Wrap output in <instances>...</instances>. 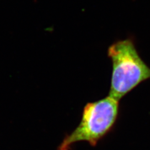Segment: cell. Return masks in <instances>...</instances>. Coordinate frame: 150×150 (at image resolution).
Wrapping results in <instances>:
<instances>
[{
    "label": "cell",
    "instance_id": "cell-1",
    "mask_svg": "<svg viewBox=\"0 0 150 150\" xmlns=\"http://www.w3.org/2000/svg\"><path fill=\"white\" fill-rule=\"evenodd\" d=\"M108 55L112 67L109 94L112 98L120 101L150 79V68L141 58L132 40L115 42L109 47Z\"/></svg>",
    "mask_w": 150,
    "mask_h": 150
},
{
    "label": "cell",
    "instance_id": "cell-2",
    "mask_svg": "<svg viewBox=\"0 0 150 150\" xmlns=\"http://www.w3.org/2000/svg\"><path fill=\"white\" fill-rule=\"evenodd\" d=\"M120 112V101L110 96L88 103L84 106L80 123L67 135L58 150H69L74 143L86 142L95 146L113 128Z\"/></svg>",
    "mask_w": 150,
    "mask_h": 150
}]
</instances>
